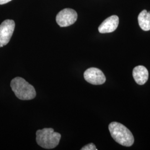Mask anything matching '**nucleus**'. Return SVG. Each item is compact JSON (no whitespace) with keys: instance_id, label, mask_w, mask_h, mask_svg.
<instances>
[{"instance_id":"1a4fd4ad","label":"nucleus","mask_w":150,"mask_h":150,"mask_svg":"<svg viewBox=\"0 0 150 150\" xmlns=\"http://www.w3.org/2000/svg\"><path fill=\"white\" fill-rule=\"evenodd\" d=\"M139 27L145 31L150 30V12L144 10L140 12L138 16Z\"/></svg>"},{"instance_id":"7ed1b4c3","label":"nucleus","mask_w":150,"mask_h":150,"mask_svg":"<svg viewBox=\"0 0 150 150\" xmlns=\"http://www.w3.org/2000/svg\"><path fill=\"white\" fill-rule=\"evenodd\" d=\"M61 135L54 132L51 128L38 129L36 132V142L38 145L46 149L55 148L59 144Z\"/></svg>"},{"instance_id":"f03ea898","label":"nucleus","mask_w":150,"mask_h":150,"mask_svg":"<svg viewBox=\"0 0 150 150\" xmlns=\"http://www.w3.org/2000/svg\"><path fill=\"white\" fill-rule=\"evenodd\" d=\"M11 87L16 96L21 100H30L36 95L33 86L20 77H17L12 80Z\"/></svg>"},{"instance_id":"20e7f679","label":"nucleus","mask_w":150,"mask_h":150,"mask_svg":"<svg viewBox=\"0 0 150 150\" xmlns=\"http://www.w3.org/2000/svg\"><path fill=\"white\" fill-rule=\"evenodd\" d=\"M77 19V13L73 9L64 8L56 16V22L60 27H67L73 25Z\"/></svg>"},{"instance_id":"9d476101","label":"nucleus","mask_w":150,"mask_h":150,"mask_svg":"<svg viewBox=\"0 0 150 150\" xmlns=\"http://www.w3.org/2000/svg\"><path fill=\"white\" fill-rule=\"evenodd\" d=\"M81 150H97V149L96 147V146L94 145L93 144L91 143L88 145H86V146H83L81 149Z\"/></svg>"},{"instance_id":"423d86ee","label":"nucleus","mask_w":150,"mask_h":150,"mask_svg":"<svg viewBox=\"0 0 150 150\" xmlns=\"http://www.w3.org/2000/svg\"><path fill=\"white\" fill-rule=\"evenodd\" d=\"M84 79L88 83L94 85L103 84L106 81V77L101 70L91 67L88 69L84 72Z\"/></svg>"},{"instance_id":"f257e3e1","label":"nucleus","mask_w":150,"mask_h":150,"mask_svg":"<svg viewBox=\"0 0 150 150\" xmlns=\"http://www.w3.org/2000/svg\"><path fill=\"white\" fill-rule=\"evenodd\" d=\"M108 129L112 137L119 144L126 147H129L134 144L133 134L122 124L112 122L109 125Z\"/></svg>"},{"instance_id":"39448f33","label":"nucleus","mask_w":150,"mask_h":150,"mask_svg":"<svg viewBox=\"0 0 150 150\" xmlns=\"http://www.w3.org/2000/svg\"><path fill=\"white\" fill-rule=\"evenodd\" d=\"M15 27L13 20H6L0 25V47L6 45L10 41Z\"/></svg>"},{"instance_id":"0eeeda50","label":"nucleus","mask_w":150,"mask_h":150,"mask_svg":"<svg viewBox=\"0 0 150 150\" xmlns=\"http://www.w3.org/2000/svg\"><path fill=\"white\" fill-rule=\"evenodd\" d=\"M119 23V18L117 16L113 15L106 18L98 27V31L101 33H111L115 31Z\"/></svg>"},{"instance_id":"6e6552de","label":"nucleus","mask_w":150,"mask_h":150,"mask_svg":"<svg viewBox=\"0 0 150 150\" xmlns=\"http://www.w3.org/2000/svg\"><path fill=\"white\" fill-rule=\"evenodd\" d=\"M133 77L138 85H143L149 79L148 70L143 66H136L133 70Z\"/></svg>"},{"instance_id":"9b49d317","label":"nucleus","mask_w":150,"mask_h":150,"mask_svg":"<svg viewBox=\"0 0 150 150\" xmlns=\"http://www.w3.org/2000/svg\"><path fill=\"white\" fill-rule=\"evenodd\" d=\"M12 0H0V5H4L7 4L9 2L11 1Z\"/></svg>"}]
</instances>
